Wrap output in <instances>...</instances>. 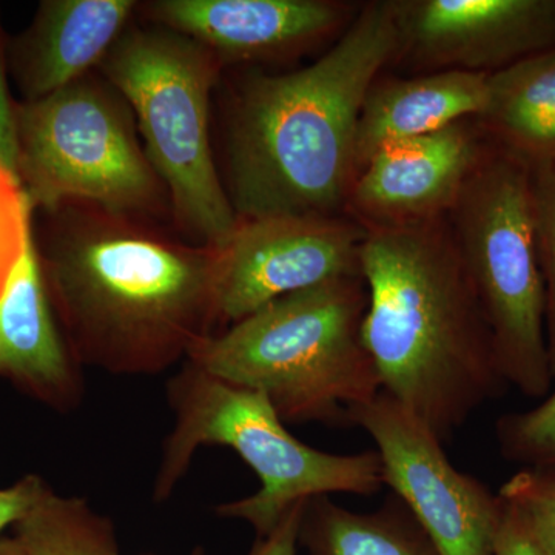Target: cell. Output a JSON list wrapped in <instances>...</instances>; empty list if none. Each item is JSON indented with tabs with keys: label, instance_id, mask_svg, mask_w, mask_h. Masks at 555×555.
<instances>
[{
	"label": "cell",
	"instance_id": "obj_1",
	"mask_svg": "<svg viewBox=\"0 0 555 555\" xmlns=\"http://www.w3.org/2000/svg\"><path fill=\"white\" fill-rule=\"evenodd\" d=\"M42 214L40 269L80 366L158 375L215 335L214 248L96 204Z\"/></svg>",
	"mask_w": 555,
	"mask_h": 555
},
{
	"label": "cell",
	"instance_id": "obj_2",
	"mask_svg": "<svg viewBox=\"0 0 555 555\" xmlns=\"http://www.w3.org/2000/svg\"><path fill=\"white\" fill-rule=\"evenodd\" d=\"M397 50L392 0L371 2L313 64L243 79L225 126L224 188L238 219L346 215L361 107Z\"/></svg>",
	"mask_w": 555,
	"mask_h": 555
},
{
	"label": "cell",
	"instance_id": "obj_3",
	"mask_svg": "<svg viewBox=\"0 0 555 555\" xmlns=\"http://www.w3.org/2000/svg\"><path fill=\"white\" fill-rule=\"evenodd\" d=\"M363 341L383 392L449 440L507 386L448 217L364 229Z\"/></svg>",
	"mask_w": 555,
	"mask_h": 555
},
{
	"label": "cell",
	"instance_id": "obj_4",
	"mask_svg": "<svg viewBox=\"0 0 555 555\" xmlns=\"http://www.w3.org/2000/svg\"><path fill=\"white\" fill-rule=\"evenodd\" d=\"M361 275L295 292L199 343L188 361L268 398L284 423L349 426L350 409L382 390L363 341Z\"/></svg>",
	"mask_w": 555,
	"mask_h": 555
},
{
	"label": "cell",
	"instance_id": "obj_5",
	"mask_svg": "<svg viewBox=\"0 0 555 555\" xmlns=\"http://www.w3.org/2000/svg\"><path fill=\"white\" fill-rule=\"evenodd\" d=\"M173 429L163 443L153 502L164 503L188 474L203 447L233 449L261 488L254 495L222 503V518L246 521L266 537L299 502L331 494H377L383 485L377 451L332 454L288 433L268 398L214 377L184 361L167 383Z\"/></svg>",
	"mask_w": 555,
	"mask_h": 555
},
{
	"label": "cell",
	"instance_id": "obj_6",
	"mask_svg": "<svg viewBox=\"0 0 555 555\" xmlns=\"http://www.w3.org/2000/svg\"><path fill=\"white\" fill-rule=\"evenodd\" d=\"M222 68L206 47L153 24L127 28L100 65L129 102L175 224L190 243L210 248L240 222L211 150L210 96Z\"/></svg>",
	"mask_w": 555,
	"mask_h": 555
},
{
	"label": "cell",
	"instance_id": "obj_7",
	"mask_svg": "<svg viewBox=\"0 0 555 555\" xmlns=\"http://www.w3.org/2000/svg\"><path fill=\"white\" fill-rule=\"evenodd\" d=\"M448 221L503 377L526 397L545 398L554 378L528 164L489 145Z\"/></svg>",
	"mask_w": 555,
	"mask_h": 555
},
{
	"label": "cell",
	"instance_id": "obj_8",
	"mask_svg": "<svg viewBox=\"0 0 555 555\" xmlns=\"http://www.w3.org/2000/svg\"><path fill=\"white\" fill-rule=\"evenodd\" d=\"M17 179L33 208L90 203L131 217L170 214L129 102L93 73L14 107Z\"/></svg>",
	"mask_w": 555,
	"mask_h": 555
},
{
	"label": "cell",
	"instance_id": "obj_9",
	"mask_svg": "<svg viewBox=\"0 0 555 555\" xmlns=\"http://www.w3.org/2000/svg\"><path fill=\"white\" fill-rule=\"evenodd\" d=\"M347 418L375 441L383 485L404 503L438 554L494 553L502 499L460 473L425 422L383 390L350 409Z\"/></svg>",
	"mask_w": 555,
	"mask_h": 555
},
{
	"label": "cell",
	"instance_id": "obj_10",
	"mask_svg": "<svg viewBox=\"0 0 555 555\" xmlns=\"http://www.w3.org/2000/svg\"><path fill=\"white\" fill-rule=\"evenodd\" d=\"M364 235L347 215L240 219L225 244L214 248L218 326L334 278L361 275Z\"/></svg>",
	"mask_w": 555,
	"mask_h": 555
},
{
	"label": "cell",
	"instance_id": "obj_11",
	"mask_svg": "<svg viewBox=\"0 0 555 555\" xmlns=\"http://www.w3.org/2000/svg\"><path fill=\"white\" fill-rule=\"evenodd\" d=\"M396 60L492 75L555 47V0H392Z\"/></svg>",
	"mask_w": 555,
	"mask_h": 555
},
{
	"label": "cell",
	"instance_id": "obj_12",
	"mask_svg": "<svg viewBox=\"0 0 555 555\" xmlns=\"http://www.w3.org/2000/svg\"><path fill=\"white\" fill-rule=\"evenodd\" d=\"M476 119L378 150L358 171L346 215L363 229L447 218L488 142Z\"/></svg>",
	"mask_w": 555,
	"mask_h": 555
},
{
	"label": "cell",
	"instance_id": "obj_13",
	"mask_svg": "<svg viewBox=\"0 0 555 555\" xmlns=\"http://www.w3.org/2000/svg\"><path fill=\"white\" fill-rule=\"evenodd\" d=\"M360 7L332 0H155L139 11L217 56L222 67L286 60L345 31Z\"/></svg>",
	"mask_w": 555,
	"mask_h": 555
},
{
	"label": "cell",
	"instance_id": "obj_14",
	"mask_svg": "<svg viewBox=\"0 0 555 555\" xmlns=\"http://www.w3.org/2000/svg\"><path fill=\"white\" fill-rule=\"evenodd\" d=\"M54 315L31 229L0 295V378L68 414L82 404L86 382Z\"/></svg>",
	"mask_w": 555,
	"mask_h": 555
},
{
	"label": "cell",
	"instance_id": "obj_15",
	"mask_svg": "<svg viewBox=\"0 0 555 555\" xmlns=\"http://www.w3.org/2000/svg\"><path fill=\"white\" fill-rule=\"evenodd\" d=\"M139 10L133 0H46L11 43L10 65L24 101H38L100 67Z\"/></svg>",
	"mask_w": 555,
	"mask_h": 555
},
{
	"label": "cell",
	"instance_id": "obj_16",
	"mask_svg": "<svg viewBox=\"0 0 555 555\" xmlns=\"http://www.w3.org/2000/svg\"><path fill=\"white\" fill-rule=\"evenodd\" d=\"M488 76L448 69L375 80L358 118L357 175L386 145L478 118L488 101Z\"/></svg>",
	"mask_w": 555,
	"mask_h": 555
},
{
	"label": "cell",
	"instance_id": "obj_17",
	"mask_svg": "<svg viewBox=\"0 0 555 555\" xmlns=\"http://www.w3.org/2000/svg\"><path fill=\"white\" fill-rule=\"evenodd\" d=\"M476 122L495 147L526 164L555 158V47L488 76Z\"/></svg>",
	"mask_w": 555,
	"mask_h": 555
},
{
	"label": "cell",
	"instance_id": "obj_18",
	"mask_svg": "<svg viewBox=\"0 0 555 555\" xmlns=\"http://www.w3.org/2000/svg\"><path fill=\"white\" fill-rule=\"evenodd\" d=\"M299 545L308 555H440L396 495L374 513H356L321 495L306 503Z\"/></svg>",
	"mask_w": 555,
	"mask_h": 555
},
{
	"label": "cell",
	"instance_id": "obj_19",
	"mask_svg": "<svg viewBox=\"0 0 555 555\" xmlns=\"http://www.w3.org/2000/svg\"><path fill=\"white\" fill-rule=\"evenodd\" d=\"M14 539L27 555H120L115 525L79 496L47 488L14 525Z\"/></svg>",
	"mask_w": 555,
	"mask_h": 555
},
{
	"label": "cell",
	"instance_id": "obj_20",
	"mask_svg": "<svg viewBox=\"0 0 555 555\" xmlns=\"http://www.w3.org/2000/svg\"><path fill=\"white\" fill-rule=\"evenodd\" d=\"M528 167L537 254L545 283L547 357L555 382V158Z\"/></svg>",
	"mask_w": 555,
	"mask_h": 555
},
{
	"label": "cell",
	"instance_id": "obj_21",
	"mask_svg": "<svg viewBox=\"0 0 555 555\" xmlns=\"http://www.w3.org/2000/svg\"><path fill=\"white\" fill-rule=\"evenodd\" d=\"M500 451L525 467H555V389L537 406L496 422Z\"/></svg>",
	"mask_w": 555,
	"mask_h": 555
},
{
	"label": "cell",
	"instance_id": "obj_22",
	"mask_svg": "<svg viewBox=\"0 0 555 555\" xmlns=\"http://www.w3.org/2000/svg\"><path fill=\"white\" fill-rule=\"evenodd\" d=\"M499 495L520 507L555 555V467H524L502 486Z\"/></svg>",
	"mask_w": 555,
	"mask_h": 555
},
{
	"label": "cell",
	"instance_id": "obj_23",
	"mask_svg": "<svg viewBox=\"0 0 555 555\" xmlns=\"http://www.w3.org/2000/svg\"><path fill=\"white\" fill-rule=\"evenodd\" d=\"M33 211L20 179L0 164V295L24 251Z\"/></svg>",
	"mask_w": 555,
	"mask_h": 555
},
{
	"label": "cell",
	"instance_id": "obj_24",
	"mask_svg": "<svg viewBox=\"0 0 555 555\" xmlns=\"http://www.w3.org/2000/svg\"><path fill=\"white\" fill-rule=\"evenodd\" d=\"M502 499V496H500ZM492 555H554L537 535L520 507L502 499V517Z\"/></svg>",
	"mask_w": 555,
	"mask_h": 555
},
{
	"label": "cell",
	"instance_id": "obj_25",
	"mask_svg": "<svg viewBox=\"0 0 555 555\" xmlns=\"http://www.w3.org/2000/svg\"><path fill=\"white\" fill-rule=\"evenodd\" d=\"M47 488L49 485L39 476H27L10 488L0 489V534L22 520Z\"/></svg>",
	"mask_w": 555,
	"mask_h": 555
},
{
	"label": "cell",
	"instance_id": "obj_26",
	"mask_svg": "<svg viewBox=\"0 0 555 555\" xmlns=\"http://www.w3.org/2000/svg\"><path fill=\"white\" fill-rule=\"evenodd\" d=\"M308 502L292 506L270 534L257 539L248 555H297L299 528Z\"/></svg>",
	"mask_w": 555,
	"mask_h": 555
},
{
	"label": "cell",
	"instance_id": "obj_27",
	"mask_svg": "<svg viewBox=\"0 0 555 555\" xmlns=\"http://www.w3.org/2000/svg\"><path fill=\"white\" fill-rule=\"evenodd\" d=\"M14 104L7 89L5 68H3L2 49H0V164L17 178L16 124H14Z\"/></svg>",
	"mask_w": 555,
	"mask_h": 555
},
{
	"label": "cell",
	"instance_id": "obj_28",
	"mask_svg": "<svg viewBox=\"0 0 555 555\" xmlns=\"http://www.w3.org/2000/svg\"><path fill=\"white\" fill-rule=\"evenodd\" d=\"M0 555H27L22 550L17 540L14 539H0Z\"/></svg>",
	"mask_w": 555,
	"mask_h": 555
},
{
	"label": "cell",
	"instance_id": "obj_29",
	"mask_svg": "<svg viewBox=\"0 0 555 555\" xmlns=\"http://www.w3.org/2000/svg\"><path fill=\"white\" fill-rule=\"evenodd\" d=\"M192 555H204L203 550L201 547H196L195 551H193Z\"/></svg>",
	"mask_w": 555,
	"mask_h": 555
}]
</instances>
